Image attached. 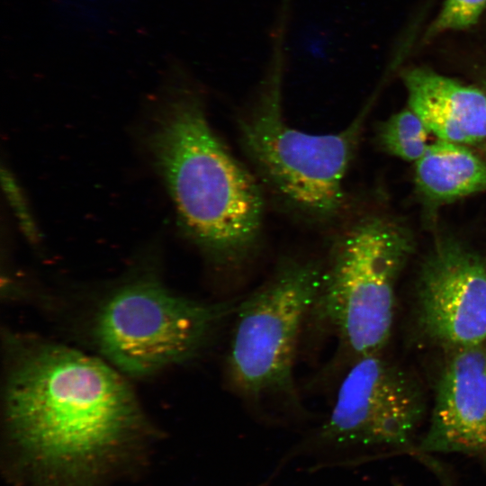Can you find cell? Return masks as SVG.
<instances>
[{"instance_id":"11","label":"cell","mask_w":486,"mask_h":486,"mask_svg":"<svg viewBox=\"0 0 486 486\" xmlns=\"http://www.w3.org/2000/svg\"><path fill=\"white\" fill-rule=\"evenodd\" d=\"M418 192L442 203L486 192V163L465 145L436 140L415 162Z\"/></svg>"},{"instance_id":"8","label":"cell","mask_w":486,"mask_h":486,"mask_svg":"<svg viewBox=\"0 0 486 486\" xmlns=\"http://www.w3.org/2000/svg\"><path fill=\"white\" fill-rule=\"evenodd\" d=\"M418 320L447 349L486 344V264L454 238L425 258L418 286Z\"/></svg>"},{"instance_id":"9","label":"cell","mask_w":486,"mask_h":486,"mask_svg":"<svg viewBox=\"0 0 486 486\" xmlns=\"http://www.w3.org/2000/svg\"><path fill=\"white\" fill-rule=\"evenodd\" d=\"M421 446L464 453L486 448V344L450 349Z\"/></svg>"},{"instance_id":"13","label":"cell","mask_w":486,"mask_h":486,"mask_svg":"<svg viewBox=\"0 0 486 486\" xmlns=\"http://www.w3.org/2000/svg\"><path fill=\"white\" fill-rule=\"evenodd\" d=\"M485 7L486 0H446L427 35L471 27L478 22Z\"/></svg>"},{"instance_id":"1","label":"cell","mask_w":486,"mask_h":486,"mask_svg":"<svg viewBox=\"0 0 486 486\" xmlns=\"http://www.w3.org/2000/svg\"><path fill=\"white\" fill-rule=\"evenodd\" d=\"M5 388L14 486H115L148 463L154 431L111 365L58 344L21 345Z\"/></svg>"},{"instance_id":"12","label":"cell","mask_w":486,"mask_h":486,"mask_svg":"<svg viewBox=\"0 0 486 486\" xmlns=\"http://www.w3.org/2000/svg\"><path fill=\"white\" fill-rule=\"evenodd\" d=\"M430 134L421 119L409 108L382 122L377 130V140L388 153L406 161L416 162L430 145Z\"/></svg>"},{"instance_id":"3","label":"cell","mask_w":486,"mask_h":486,"mask_svg":"<svg viewBox=\"0 0 486 486\" xmlns=\"http://www.w3.org/2000/svg\"><path fill=\"white\" fill-rule=\"evenodd\" d=\"M290 10L280 8L271 30V54L238 121L245 153L257 177L297 214L318 223L336 219L344 180L369 105L344 130L311 134L292 127L283 113L285 35Z\"/></svg>"},{"instance_id":"7","label":"cell","mask_w":486,"mask_h":486,"mask_svg":"<svg viewBox=\"0 0 486 486\" xmlns=\"http://www.w3.org/2000/svg\"><path fill=\"white\" fill-rule=\"evenodd\" d=\"M425 411L418 383L380 353L355 360L317 434L324 446H402Z\"/></svg>"},{"instance_id":"10","label":"cell","mask_w":486,"mask_h":486,"mask_svg":"<svg viewBox=\"0 0 486 486\" xmlns=\"http://www.w3.org/2000/svg\"><path fill=\"white\" fill-rule=\"evenodd\" d=\"M409 108L438 140L462 145L486 140V91L421 68L403 73Z\"/></svg>"},{"instance_id":"14","label":"cell","mask_w":486,"mask_h":486,"mask_svg":"<svg viewBox=\"0 0 486 486\" xmlns=\"http://www.w3.org/2000/svg\"><path fill=\"white\" fill-rule=\"evenodd\" d=\"M482 84H483L484 89H485V91H486V78H484V79L482 80Z\"/></svg>"},{"instance_id":"6","label":"cell","mask_w":486,"mask_h":486,"mask_svg":"<svg viewBox=\"0 0 486 486\" xmlns=\"http://www.w3.org/2000/svg\"><path fill=\"white\" fill-rule=\"evenodd\" d=\"M236 307L192 300L154 278L141 277L104 301L94 320V337L112 366L144 376L194 357Z\"/></svg>"},{"instance_id":"2","label":"cell","mask_w":486,"mask_h":486,"mask_svg":"<svg viewBox=\"0 0 486 486\" xmlns=\"http://www.w3.org/2000/svg\"><path fill=\"white\" fill-rule=\"evenodd\" d=\"M170 86L148 137L153 160L188 238L217 266L237 267L259 243L261 184L212 128L183 67Z\"/></svg>"},{"instance_id":"4","label":"cell","mask_w":486,"mask_h":486,"mask_svg":"<svg viewBox=\"0 0 486 486\" xmlns=\"http://www.w3.org/2000/svg\"><path fill=\"white\" fill-rule=\"evenodd\" d=\"M413 248L410 231L382 215L356 220L332 243L309 318L336 336L350 364L387 344L396 284Z\"/></svg>"},{"instance_id":"15","label":"cell","mask_w":486,"mask_h":486,"mask_svg":"<svg viewBox=\"0 0 486 486\" xmlns=\"http://www.w3.org/2000/svg\"><path fill=\"white\" fill-rule=\"evenodd\" d=\"M397 486H399V485H397Z\"/></svg>"},{"instance_id":"5","label":"cell","mask_w":486,"mask_h":486,"mask_svg":"<svg viewBox=\"0 0 486 486\" xmlns=\"http://www.w3.org/2000/svg\"><path fill=\"white\" fill-rule=\"evenodd\" d=\"M322 266L287 258L235 310L225 372L230 388L249 401L293 405V365L303 322L316 299Z\"/></svg>"}]
</instances>
